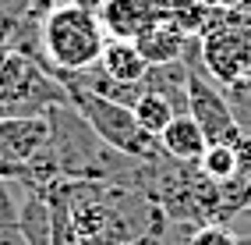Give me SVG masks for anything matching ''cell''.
I'll return each instance as SVG.
<instances>
[{"mask_svg": "<svg viewBox=\"0 0 251 245\" xmlns=\"http://www.w3.org/2000/svg\"><path fill=\"white\" fill-rule=\"evenodd\" d=\"M68 203L81 245H124L138 238H163L166 214L142 188L113 182H71Z\"/></svg>", "mask_w": 251, "mask_h": 245, "instance_id": "obj_1", "label": "cell"}, {"mask_svg": "<svg viewBox=\"0 0 251 245\" xmlns=\"http://www.w3.org/2000/svg\"><path fill=\"white\" fill-rule=\"evenodd\" d=\"M39 36H43V68L53 71H85L92 64H99V54L106 46V32L99 25V14L85 11L64 0L39 22Z\"/></svg>", "mask_w": 251, "mask_h": 245, "instance_id": "obj_2", "label": "cell"}, {"mask_svg": "<svg viewBox=\"0 0 251 245\" xmlns=\"http://www.w3.org/2000/svg\"><path fill=\"white\" fill-rule=\"evenodd\" d=\"M60 86L68 89L71 107L92 124V132L106 146H113V150H121L127 156H135V160H159V156H166L159 139L149 135L138 124V118H135L131 107L113 103V100H106V96H99V92H92L85 86H78V82H71V78H64Z\"/></svg>", "mask_w": 251, "mask_h": 245, "instance_id": "obj_3", "label": "cell"}, {"mask_svg": "<svg viewBox=\"0 0 251 245\" xmlns=\"http://www.w3.org/2000/svg\"><path fill=\"white\" fill-rule=\"evenodd\" d=\"M57 103H71L68 89L32 57L0 46V118H43Z\"/></svg>", "mask_w": 251, "mask_h": 245, "instance_id": "obj_4", "label": "cell"}, {"mask_svg": "<svg viewBox=\"0 0 251 245\" xmlns=\"http://www.w3.org/2000/svg\"><path fill=\"white\" fill-rule=\"evenodd\" d=\"M202 61L212 82H226L241 78L251 71V14L233 11L230 22L212 29L202 36Z\"/></svg>", "mask_w": 251, "mask_h": 245, "instance_id": "obj_5", "label": "cell"}, {"mask_svg": "<svg viewBox=\"0 0 251 245\" xmlns=\"http://www.w3.org/2000/svg\"><path fill=\"white\" fill-rule=\"evenodd\" d=\"M188 114L198 121V128L205 132L209 142H230V146H244L248 139L241 135V128L233 124V114L226 107L223 86L212 82L209 75H195L188 78Z\"/></svg>", "mask_w": 251, "mask_h": 245, "instance_id": "obj_6", "label": "cell"}, {"mask_svg": "<svg viewBox=\"0 0 251 245\" xmlns=\"http://www.w3.org/2000/svg\"><path fill=\"white\" fill-rule=\"evenodd\" d=\"M159 22H170V0H106L99 7V25L110 39H138Z\"/></svg>", "mask_w": 251, "mask_h": 245, "instance_id": "obj_7", "label": "cell"}, {"mask_svg": "<svg viewBox=\"0 0 251 245\" xmlns=\"http://www.w3.org/2000/svg\"><path fill=\"white\" fill-rule=\"evenodd\" d=\"M50 142V121L43 118H0V160L28 163Z\"/></svg>", "mask_w": 251, "mask_h": 245, "instance_id": "obj_8", "label": "cell"}, {"mask_svg": "<svg viewBox=\"0 0 251 245\" xmlns=\"http://www.w3.org/2000/svg\"><path fill=\"white\" fill-rule=\"evenodd\" d=\"M159 146L163 153L170 160H180V163H198L205 153V132L198 128V121L191 118V114H174V121L159 132Z\"/></svg>", "mask_w": 251, "mask_h": 245, "instance_id": "obj_9", "label": "cell"}, {"mask_svg": "<svg viewBox=\"0 0 251 245\" xmlns=\"http://www.w3.org/2000/svg\"><path fill=\"white\" fill-rule=\"evenodd\" d=\"M198 171H202L209 182L226 185L237 174L251 171V146H230V142H209L202 160H198Z\"/></svg>", "mask_w": 251, "mask_h": 245, "instance_id": "obj_10", "label": "cell"}, {"mask_svg": "<svg viewBox=\"0 0 251 245\" xmlns=\"http://www.w3.org/2000/svg\"><path fill=\"white\" fill-rule=\"evenodd\" d=\"M188 78H191V71L184 61H166V64H149L142 86L159 92L163 100H170V107L177 114H188Z\"/></svg>", "mask_w": 251, "mask_h": 245, "instance_id": "obj_11", "label": "cell"}, {"mask_svg": "<svg viewBox=\"0 0 251 245\" xmlns=\"http://www.w3.org/2000/svg\"><path fill=\"white\" fill-rule=\"evenodd\" d=\"M99 68H103L113 82H127V86H135V82L145 78L149 61L142 57L135 39H106L103 54H99Z\"/></svg>", "mask_w": 251, "mask_h": 245, "instance_id": "obj_12", "label": "cell"}, {"mask_svg": "<svg viewBox=\"0 0 251 245\" xmlns=\"http://www.w3.org/2000/svg\"><path fill=\"white\" fill-rule=\"evenodd\" d=\"M18 227L28 245H50L53 235V214H50V203L39 185H25L22 203H18Z\"/></svg>", "mask_w": 251, "mask_h": 245, "instance_id": "obj_13", "label": "cell"}, {"mask_svg": "<svg viewBox=\"0 0 251 245\" xmlns=\"http://www.w3.org/2000/svg\"><path fill=\"white\" fill-rule=\"evenodd\" d=\"M184 39H188V36H184L174 22H159L152 29H145L142 36L135 39V46L142 50V57L149 64H166V61H180Z\"/></svg>", "mask_w": 251, "mask_h": 245, "instance_id": "obj_14", "label": "cell"}, {"mask_svg": "<svg viewBox=\"0 0 251 245\" xmlns=\"http://www.w3.org/2000/svg\"><path fill=\"white\" fill-rule=\"evenodd\" d=\"M131 110H135L138 124L145 128L149 135H156V139H159V132L174 121V114H177V110L170 107V100H163V96H159V92H152V89H145V92L138 96V103L131 107Z\"/></svg>", "mask_w": 251, "mask_h": 245, "instance_id": "obj_15", "label": "cell"}, {"mask_svg": "<svg viewBox=\"0 0 251 245\" xmlns=\"http://www.w3.org/2000/svg\"><path fill=\"white\" fill-rule=\"evenodd\" d=\"M223 96H226V107L233 114V124L241 128V135L251 139V71L233 78L223 86Z\"/></svg>", "mask_w": 251, "mask_h": 245, "instance_id": "obj_16", "label": "cell"}, {"mask_svg": "<svg viewBox=\"0 0 251 245\" xmlns=\"http://www.w3.org/2000/svg\"><path fill=\"white\" fill-rule=\"evenodd\" d=\"M184 245H241V238L233 235L226 224H216L212 220V224H198Z\"/></svg>", "mask_w": 251, "mask_h": 245, "instance_id": "obj_17", "label": "cell"}, {"mask_svg": "<svg viewBox=\"0 0 251 245\" xmlns=\"http://www.w3.org/2000/svg\"><path fill=\"white\" fill-rule=\"evenodd\" d=\"M32 7V0H0V14H14V18H25Z\"/></svg>", "mask_w": 251, "mask_h": 245, "instance_id": "obj_18", "label": "cell"}, {"mask_svg": "<svg viewBox=\"0 0 251 245\" xmlns=\"http://www.w3.org/2000/svg\"><path fill=\"white\" fill-rule=\"evenodd\" d=\"M14 29H18V18H14V14H0V46H7Z\"/></svg>", "mask_w": 251, "mask_h": 245, "instance_id": "obj_19", "label": "cell"}, {"mask_svg": "<svg viewBox=\"0 0 251 245\" xmlns=\"http://www.w3.org/2000/svg\"><path fill=\"white\" fill-rule=\"evenodd\" d=\"M212 4H220V7H233V11L251 14V0H212Z\"/></svg>", "mask_w": 251, "mask_h": 245, "instance_id": "obj_20", "label": "cell"}, {"mask_svg": "<svg viewBox=\"0 0 251 245\" xmlns=\"http://www.w3.org/2000/svg\"><path fill=\"white\" fill-rule=\"evenodd\" d=\"M71 4H78V7H85V11H96V14H99V7H103L106 0H71Z\"/></svg>", "mask_w": 251, "mask_h": 245, "instance_id": "obj_21", "label": "cell"}, {"mask_svg": "<svg viewBox=\"0 0 251 245\" xmlns=\"http://www.w3.org/2000/svg\"><path fill=\"white\" fill-rule=\"evenodd\" d=\"M124 245H163L159 238H138V242H124Z\"/></svg>", "mask_w": 251, "mask_h": 245, "instance_id": "obj_22", "label": "cell"}, {"mask_svg": "<svg viewBox=\"0 0 251 245\" xmlns=\"http://www.w3.org/2000/svg\"><path fill=\"white\" fill-rule=\"evenodd\" d=\"M248 146H251V139H248Z\"/></svg>", "mask_w": 251, "mask_h": 245, "instance_id": "obj_23", "label": "cell"}]
</instances>
